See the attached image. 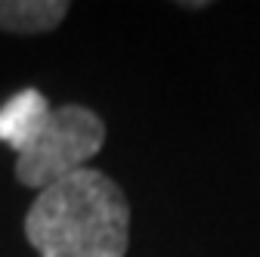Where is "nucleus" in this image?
Returning <instances> with one entry per match:
<instances>
[{
    "label": "nucleus",
    "mask_w": 260,
    "mask_h": 257,
    "mask_svg": "<svg viewBox=\"0 0 260 257\" xmlns=\"http://www.w3.org/2000/svg\"><path fill=\"white\" fill-rule=\"evenodd\" d=\"M25 239L38 257H124L127 196L103 171L84 168L38 192L25 214Z\"/></svg>",
    "instance_id": "nucleus-1"
},
{
    "label": "nucleus",
    "mask_w": 260,
    "mask_h": 257,
    "mask_svg": "<svg viewBox=\"0 0 260 257\" xmlns=\"http://www.w3.org/2000/svg\"><path fill=\"white\" fill-rule=\"evenodd\" d=\"M103 143L106 124L96 112L75 103L59 106L50 112L31 146L16 155V180L28 189L44 192L47 186L84 171Z\"/></svg>",
    "instance_id": "nucleus-2"
},
{
    "label": "nucleus",
    "mask_w": 260,
    "mask_h": 257,
    "mask_svg": "<svg viewBox=\"0 0 260 257\" xmlns=\"http://www.w3.org/2000/svg\"><path fill=\"white\" fill-rule=\"evenodd\" d=\"M50 112L53 109H50L47 96L41 90L28 87V90L16 93L13 100H7L4 109H0V143H7L19 155L41 134V127L47 124Z\"/></svg>",
    "instance_id": "nucleus-3"
},
{
    "label": "nucleus",
    "mask_w": 260,
    "mask_h": 257,
    "mask_svg": "<svg viewBox=\"0 0 260 257\" xmlns=\"http://www.w3.org/2000/svg\"><path fill=\"white\" fill-rule=\"evenodd\" d=\"M65 0H0V31L7 35H44L65 22Z\"/></svg>",
    "instance_id": "nucleus-4"
}]
</instances>
